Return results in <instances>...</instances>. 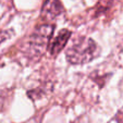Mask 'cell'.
<instances>
[{"instance_id":"obj_1","label":"cell","mask_w":123,"mask_h":123,"mask_svg":"<svg viewBox=\"0 0 123 123\" xmlns=\"http://www.w3.org/2000/svg\"><path fill=\"white\" fill-rule=\"evenodd\" d=\"M100 48L92 38L79 36L65 51V59L71 64H85L99 56Z\"/></svg>"},{"instance_id":"obj_2","label":"cell","mask_w":123,"mask_h":123,"mask_svg":"<svg viewBox=\"0 0 123 123\" xmlns=\"http://www.w3.org/2000/svg\"><path fill=\"white\" fill-rule=\"evenodd\" d=\"M55 32V24L44 23L38 25L27 39V51L33 58H38L48 48V44Z\"/></svg>"},{"instance_id":"obj_3","label":"cell","mask_w":123,"mask_h":123,"mask_svg":"<svg viewBox=\"0 0 123 123\" xmlns=\"http://www.w3.org/2000/svg\"><path fill=\"white\" fill-rule=\"evenodd\" d=\"M63 12V6L60 0H46L42 8V18L50 23V21L57 19Z\"/></svg>"},{"instance_id":"obj_4","label":"cell","mask_w":123,"mask_h":123,"mask_svg":"<svg viewBox=\"0 0 123 123\" xmlns=\"http://www.w3.org/2000/svg\"><path fill=\"white\" fill-rule=\"evenodd\" d=\"M71 38V32L67 28L61 30L58 33L56 37L51 40L48 45V51L51 56H57L61 52L63 48L65 47V45L68 44L69 39Z\"/></svg>"},{"instance_id":"obj_5","label":"cell","mask_w":123,"mask_h":123,"mask_svg":"<svg viewBox=\"0 0 123 123\" xmlns=\"http://www.w3.org/2000/svg\"><path fill=\"white\" fill-rule=\"evenodd\" d=\"M13 35H14V32L12 30H6L0 32V45L2 43H5L6 40H8L9 38H11Z\"/></svg>"},{"instance_id":"obj_6","label":"cell","mask_w":123,"mask_h":123,"mask_svg":"<svg viewBox=\"0 0 123 123\" xmlns=\"http://www.w3.org/2000/svg\"><path fill=\"white\" fill-rule=\"evenodd\" d=\"M119 122H120V123H123V113L119 116Z\"/></svg>"}]
</instances>
